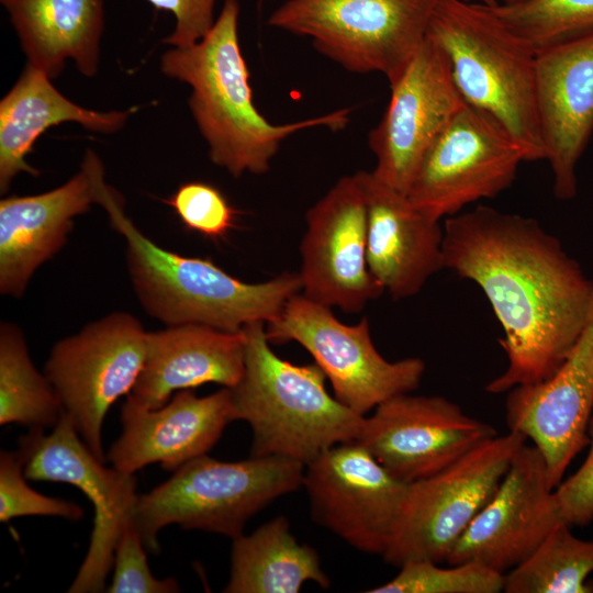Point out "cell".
<instances>
[{"mask_svg":"<svg viewBox=\"0 0 593 593\" xmlns=\"http://www.w3.org/2000/svg\"><path fill=\"white\" fill-rule=\"evenodd\" d=\"M526 437L508 430L481 443L441 471L409 483L383 560L446 562L462 533L489 502Z\"/></svg>","mask_w":593,"mask_h":593,"instance_id":"ba28073f","label":"cell"},{"mask_svg":"<svg viewBox=\"0 0 593 593\" xmlns=\"http://www.w3.org/2000/svg\"><path fill=\"white\" fill-rule=\"evenodd\" d=\"M27 64L54 79L70 59L81 75L99 67L104 29L102 0H0Z\"/></svg>","mask_w":593,"mask_h":593,"instance_id":"d4e9b609","label":"cell"},{"mask_svg":"<svg viewBox=\"0 0 593 593\" xmlns=\"http://www.w3.org/2000/svg\"><path fill=\"white\" fill-rule=\"evenodd\" d=\"M489 424L439 395L403 393L365 416L359 441L396 479L412 483L496 436Z\"/></svg>","mask_w":593,"mask_h":593,"instance_id":"2e32d148","label":"cell"},{"mask_svg":"<svg viewBox=\"0 0 593 593\" xmlns=\"http://www.w3.org/2000/svg\"><path fill=\"white\" fill-rule=\"evenodd\" d=\"M245 367L231 388L233 421L251 429L250 456H275L307 465L326 449L358 440L365 422L332 396L316 365H294L277 356L266 323L243 326Z\"/></svg>","mask_w":593,"mask_h":593,"instance_id":"277c9868","label":"cell"},{"mask_svg":"<svg viewBox=\"0 0 593 593\" xmlns=\"http://www.w3.org/2000/svg\"><path fill=\"white\" fill-rule=\"evenodd\" d=\"M305 466L287 458L253 457L236 462L194 458L148 493L141 494L132 523L147 549L159 551L160 529L177 524L230 537L276 499L298 490Z\"/></svg>","mask_w":593,"mask_h":593,"instance_id":"8992f818","label":"cell"},{"mask_svg":"<svg viewBox=\"0 0 593 593\" xmlns=\"http://www.w3.org/2000/svg\"><path fill=\"white\" fill-rule=\"evenodd\" d=\"M526 154L491 115L465 104L426 152L406 192L440 221L510 188Z\"/></svg>","mask_w":593,"mask_h":593,"instance_id":"7c38bea8","label":"cell"},{"mask_svg":"<svg viewBox=\"0 0 593 593\" xmlns=\"http://www.w3.org/2000/svg\"><path fill=\"white\" fill-rule=\"evenodd\" d=\"M299 272L303 294L358 313L385 290L367 260V210L356 174L342 177L305 215Z\"/></svg>","mask_w":593,"mask_h":593,"instance_id":"9a60e30c","label":"cell"},{"mask_svg":"<svg viewBox=\"0 0 593 593\" xmlns=\"http://www.w3.org/2000/svg\"><path fill=\"white\" fill-rule=\"evenodd\" d=\"M157 10L174 14V32L163 42L186 48L201 41L212 29L216 0H146Z\"/></svg>","mask_w":593,"mask_h":593,"instance_id":"e575fe53","label":"cell"},{"mask_svg":"<svg viewBox=\"0 0 593 593\" xmlns=\"http://www.w3.org/2000/svg\"><path fill=\"white\" fill-rule=\"evenodd\" d=\"M259 1H271V0H259Z\"/></svg>","mask_w":593,"mask_h":593,"instance_id":"74e56055","label":"cell"},{"mask_svg":"<svg viewBox=\"0 0 593 593\" xmlns=\"http://www.w3.org/2000/svg\"><path fill=\"white\" fill-rule=\"evenodd\" d=\"M233 422L231 389L198 396L191 390L177 391L159 409L148 410L126 398L121 407L122 433L108 451L107 460L126 473L158 462L176 471L190 460L206 455Z\"/></svg>","mask_w":593,"mask_h":593,"instance_id":"ffe728a7","label":"cell"},{"mask_svg":"<svg viewBox=\"0 0 593 593\" xmlns=\"http://www.w3.org/2000/svg\"><path fill=\"white\" fill-rule=\"evenodd\" d=\"M571 526H556L535 551L504 575L506 593H593V539L582 540Z\"/></svg>","mask_w":593,"mask_h":593,"instance_id":"83f0119b","label":"cell"},{"mask_svg":"<svg viewBox=\"0 0 593 593\" xmlns=\"http://www.w3.org/2000/svg\"><path fill=\"white\" fill-rule=\"evenodd\" d=\"M561 523L547 462L535 445L525 443L446 562L478 561L505 574L526 560Z\"/></svg>","mask_w":593,"mask_h":593,"instance_id":"e0dca14e","label":"cell"},{"mask_svg":"<svg viewBox=\"0 0 593 593\" xmlns=\"http://www.w3.org/2000/svg\"><path fill=\"white\" fill-rule=\"evenodd\" d=\"M355 174L367 210L369 269L394 300L414 296L445 268L444 227L372 171Z\"/></svg>","mask_w":593,"mask_h":593,"instance_id":"44dd1931","label":"cell"},{"mask_svg":"<svg viewBox=\"0 0 593 593\" xmlns=\"http://www.w3.org/2000/svg\"><path fill=\"white\" fill-rule=\"evenodd\" d=\"M588 436L590 450L584 462L555 488L561 519L571 527H584L593 521V412Z\"/></svg>","mask_w":593,"mask_h":593,"instance_id":"836d02e7","label":"cell"},{"mask_svg":"<svg viewBox=\"0 0 593 593\" xmlns=\"http://www.w3.org/2000/svg\"><path fill=\"white\" fill-rule=\"evenodd\" d=\"M368 144L372 174L406 194L430 145L466 104L441 47L427 34L401 76Z\"/></svg>","mask_w":593,"mask_h":593,"instance_id":"5bb4252c","label":"cell"},{"mask_svg":"<svg viewBox=\"0 0 593 593\" xmlns=\"http://www.w3.org/2000/svg\"><path fill=\"white\" fill-rule=\"evenodd\" d=\"M439 0H286L268 25L309 37L324 56L355 74L393 83L424 42Z\"/></svg>","mask_w":593,"mask_h":593,"instance_id":"52a82bcc","label":"cell"},{"mask_svg":"<svg viewBox=\"0 0 593 593\" xmlns=\"http://www.w3.org/2000/svg\"><path fill=\"white\" fill-rule=\"evenodd\" d=\"M59 399L34 366L20 327L0 325V425L54 427L63 414Z\"/></svg>","mask_w":593,"mask_h":593,"instance_id":"4316f807","label":"cell"},{"mask_svg":"<svg viewBox=\"0 0 593 593\" xmlns=\"http://www.w3.org/2000/svg\"><path fill=\"white\" fill-rule=\"evenodd\" d=\"M443 568L428 560L407 561L389 582L368 593H499L504 575L478 561Z\"/></svg>","mask_w":593,"mask_h":593,"instance_id":"f546056e","label":"cell"},{"mask_svg":"<svg viewBox=\"0 0 593 593\" xmlns=\"http://www.w3.org/2000/svg\"><path fill=\"white\" fill-rule=\"evenodd\" d=\"M266 335L270 344L299 343L331 381L334 396L362 416L393 396L416 390L425 371L421 358L389 361L382 357L367 317L344 324L329 306L304 294L284 303L266 323Z\"/></svg>","mask_w":593,"mask_h":593,"instance_id":"9c48e42d","label":"cell"},{"mask_svg":"<svg viewBox=\"0 0 593 593\" xmlns=\"http://www.w3.org/2000/svg\"><path fill=\"white\" fill-rule=\"evenodd\" d=\"M485 5L536 52L593 30V0H524Z\"/></svg>","mask_w":593,"mask_h":593,"instance_id":"f1b7e54d","label":"cell"},{"mask_svg":"<svg viewBox=\"0 0 593 593\" xmlns=\"http://www.w3.org/2000/svg\"><path fill=\"white\" fill-rule=\"evenodd\" d=\"M510 430L542 454L556 488L575 456L589 445L593 412V298L585 326L561 366L548 379L507 391Z\"/></svg>","mask_w":593,"mask_h":593,"instance_id":"ac0fdd59","label":"cell"},{"mask_svg":"<svg viewBox=\"0 0 593 593\" xmlns=\"http://www.w3.org/2000/svg\"><path fill=\"white\" fill-rule=\"evenodd\" d=\"M146 335L137 317L113 312L58 340L45 362L44 373L63 411L103 462L104 417L119 398L132 392L144 366Z\"/></svg>","mask_w":593,"mask_h":593,"instance_id":"30bf717a","label":"cell"},{"mask_svg":"<svg viewBox=\"0 0 593 593\" xmlns=\"http://www.w3.org/2000/svg\"><path fill=\"white\" fill-rule=\"evenodd\" d=\"M499 3H503V4H513V3H518L521 1H524V0H496Z\"/></svg>","mask_w":593,"mask_h":593,"instance_id":"8d00e7d4","label":"cell"},{"mask_svg":"<svg viewBox=\"0 0 593 593\" xmlns=\"http://www.w3.org/2000/svg\"><path fill=\"white\" fill-rule=\"evenodd\" d=\"M307 581L323 589L331 585L317 552L296 540L287 517L277 516L233 539L230 580L223 592L298 593Z\"/></svg>","mask_w":593,"mask_h":593,"instance_id":"484cf974","label":"cell"},{"mask_svg":"<svg viewBox=\"0 0 593 593\" xmlns=\"http://www.w3.org/2000/svg\"><path fill=\"white\" fill-rule=\"evenodd\" d=\"M444 266L473 281L501 324L506 369L485 390L497 394L555 373L580 337L593 281L558 238L533 217L486 205L445 219Z\"/></svg>","mask_w":593,"mask_h":593,"instance_id":"6da1fadb","label":"cell"},{"mask_svg":"<svg viewBox=\"0 0 593 593\" xmlns=\"http://www.w3.org/2000/svg\"><path fill=\"white\" fill-rule=\"evenodd\" d=\"M313 519L351 547L382 556L409 483L393 477L359 441L337 444L305 465Z\"/></svg>","mask_w":593,"mask_h":593,"instance_id":"4fadbf2b","label":"cell"},{"mask_svg":"<svg viewBox=\"0 0 593 593\" xmlns=\"http://www.w3.org/2000/svg\"><path fill=\"white\" fill-rule=\"evenodd\" d=\"M165 202L188 230L212 239L224 238L235 225L236 211L217 188L206 182L182 183Z\"/></svg>","mask_w":593,"mask_h":593,"instance_id":"1f68e13d","label":"cell"},{"mask_svg":"<svg viewBox=\"0 0 593 593\" xmlns=\"http://www.w3.org/2000/svg\"><path fill=\"white\" fill-rule=\"evenodd\" d=\"M466 1L477 2V3L488 4V5H491L497 2L496 0H466Z\"/></svg>","mask_w":593,"mask_h":593,"instance_id":"d590c367","label":"cell"},{"mask_svg":"<svg viewBox=\"0 0 593 593\" xmlns=\"http://www.w3.org/2000/svg\"><path fill=\"white\" fill-rule=\"evenodd\" d=\"M427 35L445 53L465 102L495 119L527 161L545 159L536 100V51L485 4L439 0Z\"/></svg>","mask_w":593,"mask_h":593,"instance_id":"5b68a950","label":"cell"},{"mask_svg":"<svg viewBox=\"0 0 593 593\" xmlns=\"http://www.w3.org/2000/svg\"><path fill=\"white\" fill-rule=\"evenodd\" d=\"M536 100L553 193L571 200L593 134V30L536 52Z\"/></svg>","mask_w":593,"mask_h":593,"instance_id":"d6986e66","label":"cell"},{"mask_svg":"<svg viewBox=\"0 0 593 593\" xmlns=\"http://www.w3.org/2000/svg\"><path fill=\"white\" fill-rule=\"evenodd\" d=\"M238 0H225L210 32L190 47H174L160 58L167 77L191 87L189 108L209 146L211 161L235 178L264 175L292 134L311 127L344 128L351 110L272 124L256 108L249 70L238 41Z\"/></svg>","mask_w":593,"mask_h":593,"instance_id":"7a4b0ae2","label":"cell"},{"mask_svg":"<svg viewBox=\"0 0 593 593\" xmlns=\"http://www.w3.org/2000/svg\"><path fill=\"white\" fill-rule=\"evenodd\" d=\"M18 451L26 479L72 484L93 505L89 548L67 592L104 591L118 541L138 497L135 474L105 467L65 412L48 435L42 428H31L19 439Z\"/></svg>","mask_w":593,"mask_h":593,"instance_id":"8fae6325","label":"cell"},{"mask_svg":"<svg viewBox=\"0 0 593 593\" xmlns=\"http://www.w3.org/2000/svg\"><path fill=\"white\" fill-rule=\"evenodd\" d=\"M131 111L100 112L82 108L63 96L41 70L26 64L19 79L0 101V192L5 193L21 172L38 176L25 157L47 128L75 122L103 134L115 133Z\"/></svg>","mask_w":593,"mask_h":593,"instance_id":"cb8c5ba5","label":"cell"},{"mask_svg":"<svg viewBox=\"0 0 593 593\" xmlns=\"http://www.w3.org/2000/svg\"><path fill=\"white\" fill-rule=\"evenodd\" d=\"M20 452H0V522L27 515L59 516L78 521L83 510L61 499L43 495L26 482Z\"/></svg>","mask_w":593,"mask_h":593,"instance_id":"4dcf8cb0","label":"cell"},{"mask_svg":"<svg viewBox=\"0 0 593 593\" xmlns=\"http://www.w3.org/2000/svg\"><path fill=\"white\" fill-rule=\"evenodd\" d=\"M245 367L242 329L181 324L147 332L143 369L126 396L148 410L165 405L175 391L205 383L235 387Z\"/></svg>","mask_w":593,"mask_h":593,"instance_id":"603a6c76","label":"cell"},{"mask_svg":"<svg viewBox=\"0 0 593 593\" xmlns=\"http://www.w3.org/2000/svg\"><path fill=\"white\" fill-rule=\"evenodd\" d=\"M97 204L125 239L126 265L144 311L166 326L203 324L239 332L247 323L273 320L284 303L302 289L299 272L249 283L209 259L167 250L144 233L124 212L123 199L104 181L100 158H91Z\"/></svg>","mask_w":593,"mask_h":593,"instance_id":"3957f363","label":"cell"},{"mask_svg":"<svg viewBox=\"0 0 593 593\" xmlns=\"http://www.w3.org/2000/svg\"><path fill=\"white\" fill-rule=\"evenodd\" d=\"M145 545L132 521L124 527L114 552L113 577L109 593H176L174 578L157 579L148 567Z\"/></svg>","mask_w":593,"mask_h":593,"instance_id":"d6a6232c","label":"cell"},{"mask_svg":"<svg viewBox=\"0 0 593 593\" xmlns=\"http://www.w3.org/2000/svg\"><path fill=\"white\" fill-rule=\"evenodd\" d=\"M97 203L91 163L51 191L0 201V292L23 296L34 272L66 244L76 216Z\"/></svg>","mask_w":593,"mask_h":593,"instance_id":"7402d4cb","label":"cell"}]
</instances>
